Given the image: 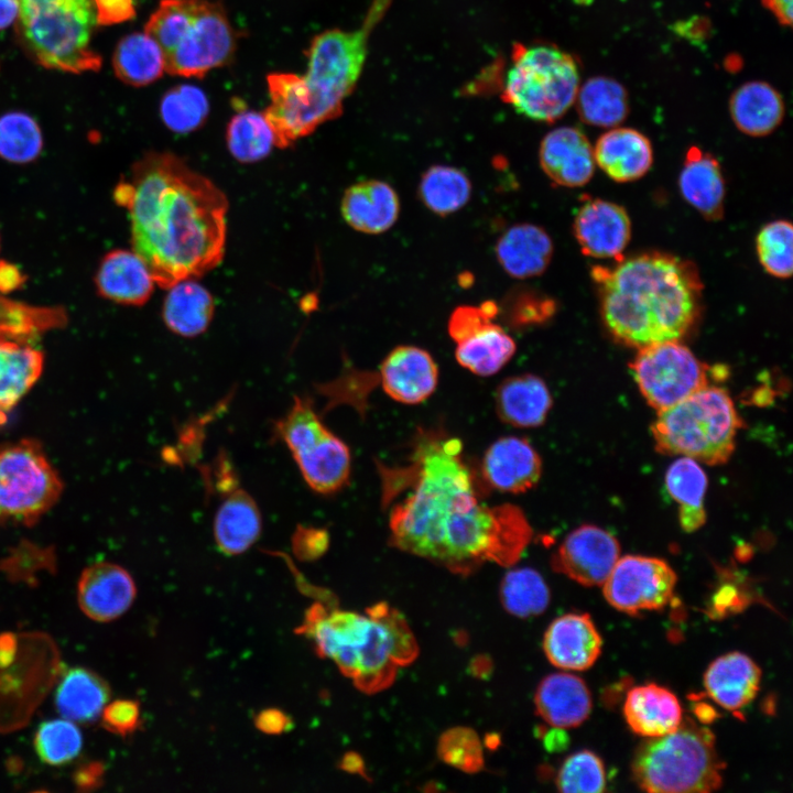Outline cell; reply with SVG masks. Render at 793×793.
<instances>
[{"label": "cell", "mask_w": 793, "mask_h": 793, "mask_svg": "<svg viewBox=\"0 0 793 793\" xmlns=\"http://www.w3.org/2000/svg\"><path fill=\"white\" fill-rule=\"evenodd\" d=\"M539 162L546 176L556 185L580 187L595 172L594 148L575 127H560L541 141Z\"/></svg>", "instance_id": "ffe728a7"}, {"label": "cell", "mask_w": 793, "mask_h": 793, "mask_svg": "<svg viewBox=\"0 0 793 793\" xmlns=\"http://www.w3.org/2000/svg\"><path fill=\"white\" fill-rule=\"evenodd\" d=\"M131 222L132 250L163 289L195 279L222 260L228 199L208 177L171 152H149L115 188Z\"/></svg>", "instance_id": "7a4b0ae2"}, {"label": "cell", "mask_w": 793, "mask_h": 793, "mask_svg": "<svg viewBox=\"0 0 793 793\" xmlns=\"http://www.w3.org/2000/svg\"><path fill=\"white\" fill-rule=\"evenodd\" d=\"M166 290L162 308L166 327L187 338L205 333L215 311L209 291L194 279L178 281Z\"/></svg>", "instance_id": "e575fe53"}, {"label": "cell", "mask_w": 793, "mask_h": 793, "mask_svg": "<svg viewBox=\"0 0 793 793\" xmlns=\"http://www.w3.org/2000/svg\"><path fill=\"white\" fill-rule=\"evenodd\" d=\"M596 164L613 181L641 178L653 163L650 140L632 128H613L601 134L594 148Z\"/></svg>", "instance_id": "83f0119b"}, {"label": "cell", "mask_w": 793, "mask_h": 793, "mask_svg": "<svg viewBox=\"0 0 793 793\" xmlns=\"http://www.w3.org/2000/svg\"><path fill=\"white\" fill-rule=\"evenodd\" d=\"M555 783L564 793L604 792L607 784L604 762L589 750L575 752L561 765Z\"/></svg>", "instance_id": "681fc988"}, {"label": "cell", "mask_w": 793, "mask_h": 793, "mask_svg": "<svg viewBox=\"0 0 793 793\" xmlns=\"http://www.w3.org/2000/svg\"><path fill=\"white\" fill-rule=\"evenodd\" d=\"M471 182L460 169L433 165L421 176L417 194L424 206L438 216L461 209L470 199Z\"/></svg>", "instance_id": "60d3db41"}, {"label": "cell", "mask_w": 793, "mask_h": 793, "mask_svg": "<svg viewBox=\"0 0 793 793\" xmlns=\"http://www.w3.org/2000/svg\"><path fill=\"white\" fill-rule=\"evenodd\" d=\"M601 637L587 613H566L551 622L543 638L547 660L568 671L589 669L601 653Z\"/></svg>", "instance_id": "cb8c5ba5"}, {"label": "cell", "mask_w": 793, "mask_h": 793, "mask_svg": "<svg viewBox=\"0 0 793 793\" xmlns=\"http://www.w3.org/2000/svg\"><path fill=\"white\" fill-rule=\"evenodd\" d=\"M296 632L311 639L316 653L333 661L366 694L390 687L399 667L419 654L405 617L384 601L367 608L366 615L317 601Z\"/></svg>", "instance_id": "277c9868"}, {"label": "cell", "mask_w": 793, "mask_h": 793, "mask_svg": "<svg viewBox=\"0 0 793 793\" xmlns=\"http://www.w3.org/2000/svg\"><path fill=\"white\" fill-rule=\"evenodd\" d=\"M219 490L221 500L213 522L216 545L228 556L243 554L261 535L260 508L254 498L237 481Z\"/></svg>", "instance_id": "603a6c76"}, {"label": "cell", "mask_w": 793, "mask_h": 793, "mask_svg": "<svg viewBox=\"0 0 793 793\" xmlns=\"http://www.w3.org/2000/svg\"><path fill=\"white\" fill-rule=\"evenodd\" d=\"M339 768L352 774L366 775L365 765L361 757L352 751L344 754L340 760Z\"/></svg>", "instance_id": "94428289"}, {"label": "cell", "mask_w": 793, "mask_h": 793, "mask_svg": "<svg viewBox=\"0 0 793 793\" xmlns=\"http://www.w3.org/2000/svg\"><path fill=\"white\" fill-rule=\"evenodd\" d=\"M552 406L546 383L531 373L504 379L495 392L499 419L514 427H536L544 423Z\"/></svg>", "instance_id": "4dcf8cb0"}, {"label": "cell", "mask_w": 793, "mask_h": 793, "mask_svg": "<svg viewBox=\"0 0 793 793\" xmlns=\"http://www.w3.org/2000/svg\"><path fill=\"white\" fill-rule=\"evenodd\" d=\"M77 594L79 607L87 617L108 622L130 608L137 588L133 578L123 567L102 562L82 573Z\"/></svg>", "instance_id": "44dd1931"}, {"label": "cell", "mask_w": 793, "mask_h": 793, "mask_svg": "<svg viewBox=\"0 0 793 793\" xmlns=\"http://www.w3.org/2000/svg\"><path fill=\"white\" fill-rule=\"evenodd\" d=\"M537 715L551 727L572 728L583 724L591 710V696L586 683L569 673L544 677L535 692Z\"/></svg>", "instance_id": "4316f807"}, {"label": "cell", "mask_w": 793, "mask_h": 793, "mask_svg": "<svg viewBox=\"0 0 793 793\" xmlns=\"http://www.w3.org/2000/svg\"><path fill=\"white\" fill-rule=\"evenodd\" d=\"M63 484L41 445H0V526L35 523L58 500Z\"/></svg>", "instance_id": "8fae6325"}, {"label": "cell", "mask_w": 793, "mask_h": 793, "mask_svg": "<svg viewBox=\"0 0 793 793\" xmlns=\"http://www.w3.org/2000/svg\"><path fill=\"white\" fill-rule=\"evenodd\" d=\"M724 768L713 732L689 717L674 731L643 741L631 764L639 787L663 793L715 791Z\"/></svg>", "instance_id": "5b68a950"}, {"label": "cell", "mask_w": 793, "mask_h": 793, "mask_svg": "<svg viewBox=\"0 0 793 793\" xmlns=\"http://www.w3.org/2000/svg\"><path fill=\"white\" fill-rule=\"evenodd\" d=\"M271 441L281 442L289 449L314 492L329 496L348 485L349 447L326 426L311 398H293L285 414L273 421Z\"/></svg>", "instance_id": "9c48e42d"}, {"label": "cell", "mask_w": 793, "mask_h": 793, "mask_svg": "<svg viewBox=\"0 0 793 793\" xmlns=\"http://www.w3.org/2000/svg\"><path fill=\"white\" fill-rule=\"evenodd\" d=\"M676 574L658 557L626 555L605 580L604 595L617 610L638 615L663 608L672 598Z\"/></svg>", "instance_id": "9a60e30c"}, {"label": "cell", "mask_w": 793, "mask_h": 793, "mask_svg": "<svg viewBox=\"0 0 793 793\" xmlns=\"http://www.w3.org/2000/svg\"><path fill=\"white\" fill-rule=\"evenodd\" d=\"M112 65L119 79L135 87L155 82L165 72L163 52L145 32L122 37L116 46Z\"/></svg>", "instance_id": "f35d334b"}, {"label": "cell", "mask_w": 793, "mask_h": 793, "mask_svg": "<svg viewBox=\"0 0 793 793\" xmlns=\"http://www.w3.org/2000/svg\"><path fill=\"white\" fill-rule=\"evenodd\" d=\"M553 249L552 239L543 228L522 222L502 232L495 253L506 273L515 279H528L546 270Z\"/></svg>", "instance_id": "f1b7e54d"}, {"label": "cell", "mask_w": 793, "mask_h": 793, "mask_svg": "<svg viewBox=\"0 0 793 793\" xmlns=\"http://www.w3.org/2000/svg\"><path fill=\"white\" fill-rule=\"evenodd\" d=\"M506 318L512 327L541 324L553 316L555 302L529 289H517L504 300Z\"/></svg>", "instance_id": "816d5d0a"}, {"label": "cell", "mask_w": 793, "mask_h": 793, "mask_svg": "<svg viewBox=\"0 0 793 793\" xmlns=\"http://www.w3.org/2000/svg\"><path fill=\"white\" fill-rule=\"evenodd\" d=\"M7 416L4 414L0 413V425H2L6 422Z\"/></svg>", "instance_id": "be15d7a7"}, {"label": "cell", "mask_w": 793, "mask_h": 793, "mask_svg": "<svg viewBox=\"0 0 793 793\" xmlns=\"http://www.w3.org/2000/svg\"><path fill=\"white\" fill-rule=\"evenodd\" d=\"M502 607L518 618L541 615L548 606L550 590L539 572L530 567L513 568L500 584Z\"/></svg>", "instance_id": "7bdbcfd3"}, {"label": "cell", "mask_w": 793, "mask_h": 793, "mask_svg": "<svg viewBox=\"0 0 793 793\" xmlns=\"http://www.w3.org/2000/svg\"><path fill=\"white\" fill-rule=\"evenodd\" d=\"M498 313L497 303L486 301L479 306H458L450 314L448 334L456 343V360L477 376L497 373L515 352L513 338L493 323Z\"/></svg>", "instance_id": "5bb4252c"}, {"label": "cell", "mask_w": 793, "mask_h": 793, "mask_svg": "<svg viewBox=\"0 0 793 793\" xmlns=\"http://www.w3.org/2000/svg\"><path fill=\"white\" fill-rule=\"evenodd\" d=\"M254 724L267 735H281L291 728V718L281 709L267 708L257 714Z\"/></svg>", "instance_id": "9f6ffc18"}, {"label": "cell", "mask_w": 793, "mask_h": 793, "mask_svg": "<svg viewBox=\"0 0 793 793\" xmlns=\"http://www.w3.org/2000/svg\"><path fill=\"white\" fill-rule=\"evenodd\" d=\"M438 758L465 773H477L485 767L484 748L477 732L465 726L444 731L437 742Z\"/></svg>", "instance_id": "f907efd6"}, {"label": "cell", "mask_w": 793, "mask_h": 793, "mask_svg": "<svg viewBox=\"0 0 793 793\" xmlns=\"http://www.w3.org/2000/svg\"><path fill=\"white\" fill-rule=\"evenodd\" d=\"M237 34L221 3L199 0L197 9L174 50L164 58L165 72L203 77L231 62Z\"/></svg>", "instance_id": "4fadbf2b"}, {"label": "cell", "mask_w": 793, "mask_h": 793, "mask_svg": "<svg viewBox=\"0 0 793 793\" xmlns=\"http://www.w3.org/2000/svg\"><path fill=\"white\" fill-rule=\"evenodd\" d=\"M793 228L787 220H773L764 225L757 236V253L763 269L779 279L792 275Z\"/></svg>", "instance_id": "7dc6e473"}, {"label": "cell", "mask_w": 793, "mask_h": 793, "mask_svg": "<svg viewBox=\"0 0 793 793\" xmlns=\"http://www.w3.org/2000/svg\"><path fill=\"white\" fill-rule=\"evenodd\" d=\"M631 369L642 395L658 411L707 385L706 366L678 340L639 349Z\"/></svg>", "instance_id": "7c38bea8"}, {"label": "cell", "mask_w": 793, "mask_h": 793, "mask_svg": "<svg viewBox=\"0 0 793 793\" xmlns=\"http://www.w3.org/2000/svg\"><path fill=\"white\" fill-rule=\"evenodd\" d=\"M389 0H374L363 25L355 31L327 30L316 35L307 51L309 90L329 120L343 112L365 64L368 37Z\"/></svg>", "instance_id": "30bf717a"}, {"label": "cell", "mask_w": 793, "mask_h": 793, "mask_svg": "<svg viewBox=\"0 0 793 793\" xmlns=\"http://www.w3.org/2000/svg\"><path fill=\"white\" fill-rule=\"evenodd\" d=\"M97 22L99 24H113L127 21L134 17L133 0H94Z\"/></svg>", "instance_id": "11a10c76"}, {"label": "cell", "mask_w": 793, "mask_h": 793, "mask_svg": "<svg viewBox=\"0 0 793 793\" xmlns=\"http://www.w3.org/2000/svg\"><path fill=\"white\" fill-rule=\"evenodd\" d=\"M578 88L579 69L571 54L548 44H513L501 99L518 113L554 122L575 102Z\"/></svg>", "instance_id": "ba28073f"}, {"label": "cell", "mask_w": 793, "mask_h": 793, "mask_svg": "<svg viewBox=\"0 0 793 793\" xmlns=\"http://www.w3.org/2000/svg\"><path fill=\"white\" fill-rule=\"evenodd\" d=\"M109 696V687L100 676L89 670L75 667L59 683L55 704L63 718L90 723L101 715Z\"/></svg>", "instance_id": "8d00e7d4"}, {"label": "cell", "mask_w": 793, "mask_h": 793, "mask_svg": "<svg viewBox=\"0 0 793 793\" xmlns=\"http://www.w3.org/2000/svg\"><path fill=\"white\" fill-rule=\"evenodd\" d=\"M735 126L750 137H764L773 132L784 117L781 94L770 84L752 80L738 87L729 100Z\"/></svg>", "instance_id": "836d02e7"}, {"label": "cell", "mask_w": 793, "mask_h": 793, "mask_svg": "<svg viewBox=\"0 0 793 793\" xmlns=\"http://www.w3.org/2000/svg\"><path fill=\"white\" fill-rule=\"evenodd\" d=\"M763 6L776 18L782 24L790 26L792 24V0H761Z\"/></svg>", "instance_id": "680465c9"}, {"label": "cell", "mask_w": 793, "mask_h": 793, "mask_svg": "<svg viewBox=\"0 0 793 793\" xmlns=\"http://www.w3.org/2000/svg\"><path fill=\"white\" fill-rule=\"evenodd\" d=\"M34 745L42 761L51 765H62L79 754L83 737L72 720L53 719L40 725Z\"/></svg>", "instance_id": "c3c4849f"}, {"label": "cell", "mask_w": 793, "mask_h": 793, "mask_svg": "<svg viewBox=\"0 0 793 793\" xmlns=\"http://www.w3.org/2000/svg\"><path fill=\"white\" fill-rule=\"evenodd\" d=\"M291 544L300 561H316L327 552L329 534L324 528L298 524L291 537Z\"/></svg>", "instance_id": "f5cc1de1"}, {"label": "cell", "mask_w": 793, "mask_h": 793, "mask_svg": "<svg viewBox=\"0 0 793 793\" xmlns=\"http://www.w3.org/2000/svg\"><path fill=\"white\" fill-rule=\"evenodd\" d=\"M378 469L389 542L400 551L468 576L485 563L515 564L532 539L520 508L479 500L456 437L423 431L405 464Z\"/></svg>", "instance_id": "6da1fadb"}, {"label": "cell", "mask_w": 793, "mask_h": 793, "mask_svg": "<svg viewBox=\"0 0 793 793\" xmlns=\"http://www.w3.org/2000/svg\"><path fill=\"white\" fill-rule=\"evenodd\" d=\"M226 142L230 154L238 162L254 163L270 154L275 138L263 112L242 110L230 119Z\"/></svg>", "instance_id": "b9f144b4"}, {"label": "cell", "mask_w": 793, "mask_h": 793, "mask_svg": "<svg viewBox=\"0 0 793 793\" xmlns=\"http://www.w3.org/2000/svg\"><path fill=\"white\" fill-rule=\"evenodd\" d=\"M623 715L631 730L645 738L670 734L683 719L676 696L654 683L636 686L628 692Z\"/></svg>", "instance_id": "1f68e13d"}, {"label": "cell", "mask_w": 793, "mask_h": 793, "mask_svg": "<svg viewBox=\"0 0 793 793\" xmlns=\"http://www.w3.org/2000/svg\"><path fill=\"white\" fill-rule=\"evenodd\" d=\"M740 425L729 393L707 384L659 411L651 431L656 449L663 454L720 465L735 450Z\"/></svg>", "instance_id": "8992f818"}, {"label": "cell", "mask_w": 793, "mask_h": 793, "mask_svg": "<svg viewBox=\"0 0 793 793\" xmlns=\"http://www.w3.org/2000/svg\"><path fill=\"white\" fill-rule=\"evenodd\" d=\"M105 727L118 735L127 736L133 732L140 725L141 711L138 702L130 699H118L102 710Z\"/></svg>", "instance_id": "db71d44e"}, {"label": "cell", "mask_w": 793, "mask_h": 793, "mask_svg": "<svg viewBox=\"0 0 793 793\" xmlns=\"http://www.w3.org/2000/svg\"><path fill=\"white\" fill-rule=\"evenodd\" d=\"M42 351L23 339L0 335V413L7 414L40 378Z\"/></svg>", "instance_id": "d590c367"}, {"label": "cell", "mask_w": 793, "mask_h": 793, "mask_svg": "<svg viewBox=\"0 0 793 793\" xmlns=\"http://www.w3.org/2000/svg\"><path fill=\"white\" fill-rule=\"evenodd\" d=\"M267 82L271 104L263 113L274 133L275 146L289 148L329 121L304 76L272 73Z\"/></svg>", "instance_id": "2e32d148"}, {"label": "cell", "mask_w": 793, "mask_h": 793, "mask_svg": "<svg viewBox=\"0 0 793 793\" xmlns=\"http://www.w3.org/2000/svg\"><path fill=\"white\" fill-rule=\"evenodd\" d=\"M199 0H162L144 32L161 47L164 58L174 50L191 22Z\"/></svg>", "instance_id": "bcb514c9"}, {"label": "cell", "mask_w": 793, "mask_h": 793, "mask_svg": "<svg viewBox=\"0 0 793 793\" xmlns=\"http://www.w3.org/2000/svg\"><path fill=\"white\" fill-rule=\"evenodd\" d=\"M566 741V736L561 728L552 727L551 730L543 735V742L547 750L557 751L563 749Z\"/></svg>", "instance_id": "6125c7cd"}, {"label": "cell", "mask_w": 793, "mask_h": 793, "mask_svg": "<svg viewBox=\"0 0 793 793\" xmlns=\"http://www.w3.org/2000/svg\"><path fill=\"white\" fill-rule=\"evenodd\" d=\"M26 281V275L18 265L0 260V293H10L19 290Z\"/></svg>", "instance_id": "6f0895ef"}, {"label": "cell", "mask_w": 793, "mask_h": 793, "mask_svg": "<svg viewBox=\"0 0 793 793\" xmlns=\"http://www.w3.org/2000/svg\"><path fill=\"white\" fill-rule=\"evenodd\" d=\"M760 681V667L741 652L719 656L710 663L704 675L707 694L729 710L748 705L756 697Z\"/></svg>", "instance_id": "f546056e"}, {"label": "cell", "mask_w": 793, "mask_h": 793, "mask_svg": "<svg viewBox=\"0 0 793 793\" xmlns=\"http://www.w3.org/2000/svg\"><path fill=\"white\" fill-rule=\"evenodd\" d=\"M600 313L620 343L641 349L680 340L700 309L702 282L693 264L662 252L618 259L613 268L597 267Z\"/></svg>", "instance_id": "3957f363"}, {"label": "cell", "mask_w": 793, "mask_h": 793, "mask_svg": "<svg viewBox=\"0 0 793 793\" xmlns=\"http://www.w3.org/2000/svg\"><path fill=\"white\" fill-rule=\"evenodd\" d=\"M678 187L684 199L706 219L723 217L726 185L715 156L698 146L689 148L680 173Z\"/></svg>", "instance_id": "d6a6232c"}, {"label": "cell", "mask_w": 793, "mask_h": 793, "mask_svg": "<svg viewBox=\"0 0 793 793\" xmlns=\"http://www.w3.org/2000/svg\"><path fill=\"white\" fill-rule=\"evenodd\" d=\"M20 0H0V30L6 29L19 15Z\"/></svg>", "instance_id": "91938a15"}, {"label": "cell", "mask_w": 793, "mask_h": 793, "mask_svg": "<svg viewBox=\"0 0 793 793\" xmlns=\"http://www.w3.org/2000/svg\"><path fill=\"white\" fill-rule=\"evenodd\" d=\"M209 113L205 93L194 85H178L166 91L160 104V115L172 132L189 133L199 129Z\"/></svg>", "instance_id": "ee69618b"}, {"label": "cell", "mask_w": 793, "mask_h": 793, "mask_svg": "<svg viewBox=\"0 0 793 793\" xmlns=\"http://www.w3.org/2000/svg\"><path fill=\"white\" fill-rule=\"evenodd\" d=\"M670 496L678 503V519L687 532L699 529L706 520L704 497L707 477L698 461L681 457L674 460L665 474Z\"/></svg>", "instance_id": "74e56055"}, {"label": "cell", "mask_w": 793, "mask_h": 793, "mask_svg": "<svg viewBox=\"0 0 793 793\" xmlns=\"http://www.w3.org/2000/svg\"><path fill=\"white\" fill-rule=\"evenodd\" d=\"M379 379L383 391L402 404H419L436 389L438 368L428 351L402 345L382 360Z\"/></svg>", "instance_id": "d6986e66"}, {"label": "cell", "mask_w": 793, "mask_h": 793, "mask_svg": "<svg viewBox=\"0 0 793 793\" xmlns=\"http://www.w3.org/2000/svg\"><path fill=\"white\" fill-rule=\"evenodd\" d=\"M43 149L42 132L36 121L23 112L0 117V157L25 164L39 157Z\"/></svg>", "instance_id": "f6af8a7d"}, {"label": "cell", "mask_w": 793, "mask_h": 793, "mask_svg": "<svg viewBox=\"0 0 793 793\" xmlns=\"http://www.w3.org/2000/svg\"><path fill=\"white\" fill-rule=\"evenodd\" d=\"M154 278L133 250L115 249L104 256L95 274L98 294L122 305L141 306L154 290Z\"/></svg>", "instance_id": "d4e9b609"}, {"label": "cell", "mask_w": 793, "mask_h": 793, "mask_svg": "<svg viewBox=\"0 0 793 793\" xmlns=\"http://www.w3.org/2000/svg\"><path fill=\"white\" fill-rule=\"evenodd\" d=\"M340 211L352 229L378 235L395 224L400 214V199L390 184L380 180H365L345 191Z\"/></svg>", "instance_id": "484cf974"}, {"label": "cell", "mask_w": 793, "mask_h": 793, "mask_svg": "<svg viewBox=\"0 0 793 793\" xmlns=\"http://www.w3.org/2000/svg\"><path fill=\"white\" fill-rule=\"evenodd\" d=\"M573 231L585 256L620 259L631 237V222L622 206L595 198L579 207Z\"/></svg>", "instance_id": "ac0fdd59"}, {"label": "cell", "mask_w": 793, "mask_h": 793, "mask_svg": "<svg viewBox=\"0 0 793 793\" xmlns=\"http://www.w3.org/2000/svg\"><path fill=\"white\" fill-rule=\"evenodd\" d=\"M96 22L90 0H20L17 32L44 67L96 72L101 66V57L90 46Z\"/></svg>", "instance_id": "52a82bcc"}, {"label": "cell", "mask_w": 793, "mask_h": 793, "mask_svg": "<svg viewBox=\"0 0 793 793\" xmlns=\"http://www.w3.org/2000/svg\"><path fill=\"white\" fill-rule=\"evenodd\" d=\"M482 476L492 488L509 493H523L533 488L542 475V460L535 448L518 436H504L486 450Z\"/></svg>", "instance_id": "7402d4cb"}, {"label": "cell", "mask_w": 793, "mask_h": 793, "mask_svg": "<svg viewBox=\"0 0 793 793\" xmlns=\"http://www.w3.org/2000/svg\"><path fill=\"white\" fill-rule=\"evenodd\" d=\"M575 102L579 118L595 127H617L629 113L627 90L609 77L597 76L586 80L579 86Z\"/></svg>", "instance_id": "ab89813d"}, {"label": "cell", "mask_w": 793, "mask_h": 793, "mask_svg": "<svg viewBox=\"0 0 793 793\" xmlns=\"http://www.w3.org/2000/svg\"><path fill=\"white\" fill-rule=\"evenodd\" d=\"M616 537L585 524L572 531L552 557V567L584 586L602 585L619 560Z\"/></svg>", "instance_id": "e0dca14e"}]
</instances>
